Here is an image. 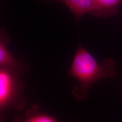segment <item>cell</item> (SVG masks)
Returning <instances> with one entry per match:
<instances>
[{"instance_id": "52a82bcc", "label": "cell", "mask_w": 122, "mask_h": 122, "mask_svg": "<svg viewBox=\"0 0 122 122\" xmlns=\"http://www.w3.org/2000/svg\"><path fill=\"white\" fill-rule=\"evenodd\" d=\"M121 83H122V81H121Z\"/></svg>"}, {"instance_id": "277c9868", "label": "cell", "mask_w": 122, "mask_h": 122, "mask_svg": "<svg viewBox=\"0 0 122 122\" xmlns=\"http://www.w3.org/2000/svg\"><path fill=\"white\" fill-rule=\"evenodd\" d=\"M122 0H94V4L89 14L102 19L115 16L118 14Z\"/></svg>"}, {"instance_id": "8992f818", "label": "cell", "mask_w": 122, "mask_h": 122, "mask_svg": "<svg viewBox=\"0 0 122 122\" xmlns=\"http://www.w3.org/2000/svg\"><path fill=\"white\" fill-rule=\"evenodd\" d=\"M13 122H57L56 118L41 111L39 105H32L24 117L17 116Z\"/></svg>"}, {"instance_id": "3957f363", "label": "cell", "mask_w": 122, "mask_h": 122, "mask_svg": "<svg viewBox=\"0 0 122 122\" xmlns=\"http://www.w3.org/2000/svg\"><path fill=\"white\" fill-rule=\"evenodd\" d=\"M10 41L6 32L1 28L0 30V67H7L25 72L30 66L24 61H18L9 51L6 46Z\"/></svg>"}, {"instance_id": "7a4b0ae2", "label": "cell", "mask_w": 122, "mask_h": 122, "mask_svg": "<svg viewBox=\"0 0 122 122\" xmlns=\"http://www.w3.org/2000/svg\"><path fill=\"white\" fill-rule=\"evenodd\" d=\"M24 72L7 67H0V114L11 109L20 111L26 105L23 95Z\"/></svg>"}, {"instance_id": "5b68a950", "label": "cell", "mask_w": 122, "mask_h": 122, "mask_svg": "<svg viewBox=\"0 0 122 122\" xmlns=\"http://www.w3.org/2000/svg\"><path fill=\"white\" fill-rule=\"evenodd\" d=\"M66 5L72 13L77 23L93 8L94 0H61L59 1Z\"/></svg>"}, {"instance_id": "6da1fadb", "label": "cell", "mask_w": 122, "mask_h": 122, "mask_svg": "<svg viewBox=\"0 0 122 122\" xmlns=\"http://www.w3.org/2000/svg\"><path fill=\"white\" fill-rule=\"evenodd\" d=\"M67 74L79 82L72 90L74 98L84 101L89 97L90 90L96 82L116 76V64L111 58L99 63L79 42Z\"/></svg>"}]
</instances>
